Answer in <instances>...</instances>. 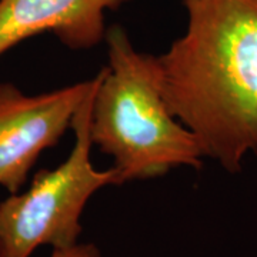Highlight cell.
<instances>
[{"mask_svg":"<svg viewBox=\"0 0 257 257\" xmlns=\"http://www.w3.org/2000/svg\"><path fill=\"white\" fill-rule=\"evenodd\" d=\"M184 6V35L156 56L162 92L204 157L239 173L257 155V0Z\"/></svg>","mask_w":257,"mask_h":257,"instance_id":"obj_1","label":"cell"},{"mask_svg":"<svg viewBox=\"0 0 257 257\" xmlns=\"http://www.w3.org/2000/svg\"><path fill=\"white\" fill-rule=\"evenodd\" d=\"M107 66L99 72L90 113L93 146L113 159L117 184L155 179L172 169H200L196 136L169 109L156 56L135 49L126 29L107 28Z\"/></svg>","mask_w":257,"mask_h":257,"instance_id":"obj_2","label":"cell"},{"mask_svg":"<svg viewBox=\"0 0 257 257\" xmlns=\"http://www.w3.org/2000/svg\"><path fill=\"white\" fill-rule=\"evenodd\" d=\"M94 79L74 116L69 157L56 169L37 172L26 192L13 193L0 203V257H30L40 246L73 248L82 236V214L90 197L106 186H119L113 167L99 170L90 159V113L99 73Z\"/></svg>","mask_w":257,"mask_h":257,"instance_id":"obj_3","label":"cell"},{"mask_svg":"<svg viewBox=\"0 0 257 257\" xmlns=\"http://www.w3.org/2000/svg\"><path fill=\"white\" fill-rule=\"evenodd\" d=\"M94 82L93 77L39 94L0 83V186L10 194L25 186L39 156L72 128Z\"/></svg>","mask_w":257,"mask_h":257,"instance_id":"obj_4","label":"cell"},{"mask_svg":"<svg viewBox=\"0 0 257 257\" xmlns=\"http://www.w3.org/2000/svg\"><path fill=\"white\" fill-rule=\"evenodd\" d=\"M128 0H0V57L40 33L72 50L93 49L106 37V12Z\"/></svg>","mask_w":257,"mask_h":257,"instance_id":"obj_5","label":"cell"},{"mask_svg":"<svg viewBox=\"0 0 257 257\" xmlns=\"http://www.w3.org/2000/svg\"><path fill=\"white\" fill-rule=\"evenodd\" d=\"M52 257H100V250L92 243H79L69 250H53Z\"/></svg>","mask_w":257,"mask_h":257,"instance_id":"obj_6","label":"cell"},{"mask_svg":"<svg viewBox=\"0 0 257 257\" xmlns=\"http://www.w3.org/2000/svg\"><path fill=\"white\" fill-rule=\"evenodd\" d=\"M189 2H192V0H182V3H183V5H187Z\"/></svg>","mask_w":257,"mask_h":257,"instance_id":"obj_7","label":"cell"}]
</instances>
